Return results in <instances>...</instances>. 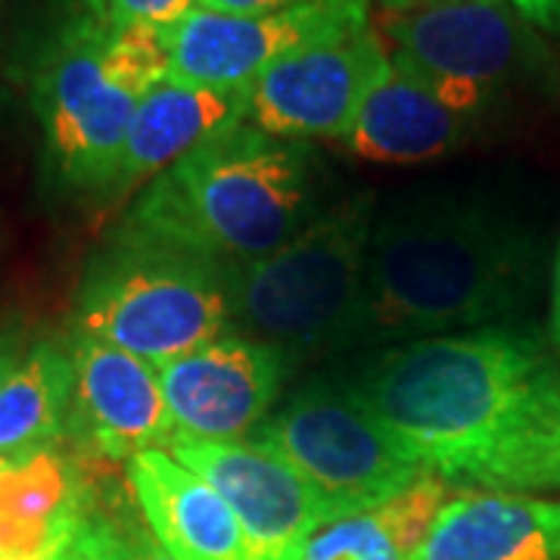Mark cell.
<instances>
[{
	"label": "cell",
	"mask_w": 560,
	"mask_h": 560,
	"mask_svg": "<svg viewBox=\"0 0 560 560\" xmlns=\"http://www.w3.org/2000/svg\"><path fill=\"white\" fill-rule=\"evenodd\" d=\"M69 433L88 455L131 460L143 452H168L178 436L165 405L156 364L75 330Z\"/></svg>",
	"instance_id": "4fadbf2b"
},
{
	"label": "cell",
	"mask_w": 560,
	"mask_h": 560,
	"mask_svg": "<svg viewBox=\"0 0 560 560\" xmlns=\"http://www.w3.org/2000/svg\"><path fill=\"white\" fill-rule=\"evenodd\" d=\"M371 25L368 0H305L268 16H228L194 7L160 28L168 79L246 94L268 66L305 44Z\"/></svg>",
	"instance_id": "9c48e42d"
},
{
	"label": "cell",
	"mask_w": 560,
	"mask_h": 560,
	"mask_svg": "<svg viewBox=\"0 0 560 560\" xmlns=\"http://www.w3.org/2000/svg\"><path fill=\"white\" fill-rule=\"evenodd\" d=\"M243 119V94L190 88L180 81H160L131 119L121 143L119 165L109 194L121 197L140 184H150L175 162L194 153L202 140Z\"/></svg>",
	"instance_id": "ac0fdd59"
},
{
	"label": "cell",
	"mask_w": 560,
	"mask_h": 560,
	"mask_svg": "<svg viewBox=\"0 0 560 560\" xmlns=\"http://www.w3.org/2000/svg\"><path fill=\"white\" fill-rule=\"evenodd\" d=\"M377 200L359 194L271 256L231 265V327L296 361L359 342L364 265Z\"/></svg>",
	"instance_id": "5b68a950"
},
{
	"label": "cell",
	"mask_w": 560,
	"mask_h": 560,
	"mask_svg": "<svg viewBox=\"0 0 560 560\" xmlns=\"http://www.w3.org/2000/svg\"><path fill=\"white\" fill-rule=\"evenodd\" d=\"M389 60L477 116L511 88L548 72V47L529 22L486 0H433L377 16Z\"/></svg>",
	"instance_id": "ba28073f"
},
{
	"label": "cell",
	"mask_w": 560,
	"mask_h": 560,
	"mask_svg": "<svg viewBox=\"0 0 560 560\" xmlns=\"http://www.w3.org/2000/svg\"><path fill=\"white\" fill-rule=\"evenodd\" d=\"M452 482L420 477L399 499L320 526L300 560H408L448 501Z\"/></svg>",
	"instance_id": "ffe728a7"
},
{
	"label": "cell",
	"mask_w": 560,
	"mask_h": 560,
	"mask_svg": "<svg viewBox=\"0 0 560 560\" xmlns=\"http://www.w3.org/2000/svg\"><path fill=\"white\" fill-rule=\"evenodd\" d=\"M408 560H560V499L501 489L455 495Z\"/></svg>",
	"instance_id": "5bb4252c"
},
{
	"label": "cell",
	"mask_w": 560,
	"mask_h": 560,
	"mask_svg": "<svg viewBox=\"0 0 560 560\" xmlns=\"http://www.w3.org/2000/svg\"><path fill=\"white\" fill-rule=\"evenodd\" d=\"M75 330L160 368L231 334V268L119 234L81 290Z\"/></svg>",
	"instance_id": "8992f818"
},
{
	"label": "cell",
	"mask_w": 560,
	"mask_h": 560,
	"mask_svg": "<svg viewBox=\"0 0 560 560\" xmlns=\"http://www.w3.org/2000/svg\"><path fill=\"white\" fill-rule=\"evenodd\" d=\"M10 460H13V458H3V455H0V474L7 470V464H10Z\"/></svg>",
	"instance_id": "f546056e"
},
{
	"label": "cell",
	"mask_w": 560,
	"mask_h": 560,
	"mask_svg": "<svg viewBox=\"0 0 560 560\" xmlns=\"http://www.w3.org/2000/svg\"><path fill=\"white\" fill-rule=\"evenodd\" d=\"M386 66L374 25L312 40L246 88L243 119L283 140H342Z\"/></svg>",
	"instance_id": "30bf717a"
},
{
	"label": "cell",
	"mask_w": 560,
	"mask_h": 560,
	"mask_svg": "<svg viewBox=\"0 0 560 560\" xmlns=\"http://www.w3.org/2000/svg\"><path fill=\"white\" fill-rule=\"evenodd\" d=\"M72 355L40 342L0 374V455L20 458L50 448L69 427Z\"/></svg>",
	"instance_id": "d6986e66"
},
{
	"label": "cell",
	"mask_w": 560,
	"mask_h": 560,
	"mask_svg": "<svg viewBox=\"0 0 560 560\" xmlns=\"http://www.w3.org/2000/svg\"><path fill=\"white\" fill-rule=\"evenodd\" d=\"M60 560H62V558H60Z\"/></svg>",
	"instance_id": "4dcf8cb0"
},
{
	"label": "cell",
	"mask_w": 560,
	"mask_h": 560,
	"mask_svg": "<svg viewBox=\"0 0 560 560\" xmlns=\"http://www.w3.org/2000/svg\"><path fill=\"white\" fill-rule=\"evenodd\" d=\"M305 0H200L197 7L209 13H228V16H268L290 7H300Z\"/></svg>",
	"instance_id": "d4e9b609"
},
{
	"label": "cell",
	"mask_w": 560,
	"mask_h": 560,
	"mask_svg": "<svg viewBox=\"0 0 560 560\" xmlns=\"http://www.w3.org/2000/svg\"><path fill=\"white\" fill-rule=\"evenodd\" d=\"M168 452L228 501L249 560H300L308 539L330 523L300 474L256 442L178 433Z\"/></svg>",
	"instance_id": "8fae6325"
},
{
	"label": "cell",
	"mask_w": 560,
	"mask_h": 560,
	"mask_svg": "<svg viewBox=\"0 0 560 560\" xmlns=\"http://www.w3.org/2000/svg\"><path fill=\"white\" fill-rule=\"evenodd\" d=\"M10 361H13V352H7V349L0 346V374L7 371V364H10Z\"/></svg>",
	"instance_id": "f1b7e54d"
},
{
	"label": "cell",
	"mask_w": 560,
	"mask_h": 560,
	"mask_svg": "<svg viewBox=\"0 0 560 560\" xmlns=\"http://www.w3.org/2000/svg\"><path fill=\"white\" fill-rule=\"evenodd\" d=\"M558 383L536 337L482 327L393 346L346 386L401 455L470 486Z\"/></svg>",
	"instance_id": "6da1fadb"
},
{
	"label": "cell",
	"mask_w": 560,
	"mask_h": 560,
	"mask_svg": "<svg viewBox=\"0 0 560 560\" xmlns=\"http://www.w3.org/2000/svg\"><path fill=\"white\" fill-rule=\"evenodd\" d=\"M200 0H106V16L131 28H165L187 16Z\"/></svg>",
	"instance_id": "603a6c76"
},
{
	"label": "cell",
	"mask_w": 560,
	"mask_h": 560,
	"mask_svg": "<svg viewBox=\"0 0 560 560\" xmlns=\"http://www.w3.org/2000/svg\"><path fill=\"white\" fill-rule=\"evenodd\" d=\"M165 79L160 28L116 25L106 10L69 22L35 72V109L60 178L109 190L140 101Z\"/></svg>",
	"instance_id": "277c9868"
},
{
	"label": "cell",
	"mask_w": 560,
	"mask_h": 560,
	"mask_svg": "<svg viewBox=\"0 0 560 560\" xmlns=\"http://www.w3.org/2000/svg\"><path fill=\"white\" fill-rule=\"evenodd\" d=\"M470 486L501 492H560V383L501 445Z\"/></svg>",
	"instance_id": "44dd1931"
},
{
	"label": "cell",
	"mask_w": 560,
	"mask_h": 560,
	"mask_svg": "<svg viewBox=\"0 0 560 560\" xmlns=\"http://www.w3.org/2000/svg\"><path fill=\"white\" fill-rule=\"evenodd\" d=\"M253 442L290 464L318 495L327 521L374 511L427 470L383 433L346 383H312L253 430Z\"/></svg>",
	"instance_id": "52a82bcc"
},
{
	"label": "cell",
	"mask_w": 560,
	"mask_h": 560,
	"mask_svg": "<svg viewBox=\"0 0 560 560\" xmlns=\"http://www.w3.org/2000/svg\"><path fill=\"white\" fill-rule=\"evenodd\" d=\"M536 246L474 200H411L377 212L364 265L359 342L482 330L526 305Z\"/></svg>",
	"instance_id": "7a4b0ae2"
},
{
	"label": "cell",
	"mask_w": 560,
	"mask_h": 560,
	"mask_svg": "<svg viewBox=\"0 0 560 560\" xmlns=\"http://www.w3.org/2000/svg\"><path fill=\"white\" fill-rule=\"evenodd\" d=\"M91 499L88 477L54 445L10 460L0 474V560H60Z\"/></svg>",
	"instance_id": "e0dca14e"
},
{
	"label": "cell",
	"mask_w": 560,
	"mask_h": 560,
	"mask_svg": "<svg viewBox=\"0 0 560 560\" xmlns=\"http://www.w3.org/2000/svg\"><path fill=\"white\" fill-rule=\"evenodd\" d=\"M486 3L508 7L541 35H560V0H486Z\"/></svg>",
	"instance_id": "cb8c5ba5"
},
{
	"label": "cell",
	"mask_w": 560,
	"mask_h": 560,
	"mask_svg": "<svg viewBox=\"0 0 560 560\" xmlns=\"http://www.w3.org/2000/svg\"><path fill=\"white\" fill-rule=\"evenodd\" d=\"M62 560H135L121 517L97 508V501L91 499Z\"/></svg>",
	"instance_id": "7402d4cb"
},
{
	"label": "cell",
	"mask_w": 560,
	"mask_h": 560,
	"mask_svg": "<svg viewBox=\"0 0 560 560\" xmlns=\"http://www.w3.org/2000/svg\"><path fill=\"white\" fill-rule=\"evenodd\" d=\"M131 499L153 539L175 560H249L228 501L165 452L128 460Z\"/></svg>",
	"instance_id": "2e32d148"
},
{
	"label": "cell",
	"mask_w": 560,
	"mask_h": 560,
	"mask_svg": "<svg viewBox=\"0 0 560 560\" xmlns=\"http://www.w3.org/2000/svg\"><path fill=\"white\" fill-rule=\"evenodd\" d=\"M308 221V150L241 119L150 180L121 234L231 268L271 256Z\"/></svg>",
	"instance_id": "3957f363"
},
{
	"label": "cell",
	"mask_w": 560,
	"mask_h": 560,
	"mask_svg": "<svg viewBox=\"0 0 560 560\" xmlns=\"http://www.w3.org/2000/svg\"><path fill=\"white\" fill-rule=\"evenodd\" d=\"M125 523V536H128V545H131V555L135 560H175L160 541L153 539V533L147 529V523L138 521H121Z\"/></svg>",
	"instance_id": "484cf974"
},
{
	"label": "cell",
	"mask_w": 560,
	"mask_h": 560,
	"mask_svg": "<svg viewBox=\"0 0 560 560\" xmlns=\"http://www.w3.org/2000/svg\"><path fill=\"white\" fill-rule=\"evenodd\" d=\"M293 361L283 352L224 334L156 368L165 405L184 436L241 440L268 418Z\"/></svg>",
	"instance_id": "7c38bea8"
},
{
	"label": "cell",
	"mask_w": 560,
	"mask_h": 560,
	"mask_svg": "<svg viewBox=\"0 0 560 560\" xmlns=\"http://www.w3.org/2000/svg\"><path fill=\"white\" fill-rule=\"evenodd\" d=\"M477 121L430 81L389 60L342 143L368 162L418 165L458 150Z\"/></svg>",
	"instance_id": "9a60e30c"
},
{
	"label": "cell",
	"mask_w": 560,
	"mask_h": 560,
	"mask_svg": "<svg viewBox=\"0 0 560 560\" xmlns=\"http://www.w3.org/2000/svg\"><path fill=\"white\" fill-rule=\"evenodd\" d=\"M551 337L560 346V246L555 259V287H551Z\"/></svg>",
	"instance_id": "4316f807"
},
{
	"label": "cell",
	"mask_w": 560,
	"mask_h": 560,
	"mask_svg": "<svg viewBox=\"0 0 560 560\" xmlns=\"http://www.w3.org/2000/svg\"><path fill=\"white\" fill-rule=\"evenodd\" d=\"M377 3L386 13H396V10H411V7H420V3H433V0H377Z\"/></svg>",
	"instance_id": "83f0119b"
}]
</instances>
